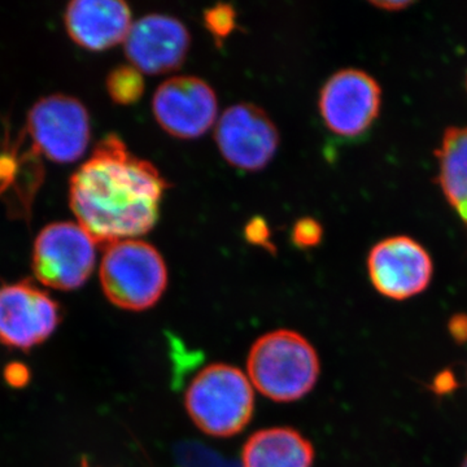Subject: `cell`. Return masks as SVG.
Instances as JSON below:
<instances>
[{
  "instance_id": "6da1fadb",
  "label": "cell",
  "mask_w": 467,
  "mask_h": 467,
  "mask_svg": "<svg viewBox=\"0 0 467 467\" xmlns=\"http://www.w3.org/2000/svg\"><path fill=\"white\" fill-rule=\"evenodd\" d=\"M167 189L155 165L133 155L119 135L110 134L72 175L69 204L77 223L106 248L150 232Z\"/></svg>"
},
{
  "instance_id": "5bb4252c",
  "label": "cell",
  "mask_w": 467,
  "mask_h": 467,
  "mask_svg": "<svg viewBox=\"0 0 467 467\" xmlns=\"http://www.w3.org/2000/svg\"><path fill=\"white\" fill-rule=\"evenodd\" d=\"M43 177L41 155L27 135L0 142V199L12 217L29 218Z\"/></svg>"
},
{
  "instance_id": "30bf717a",
  "label": "cell",
  "mask_w": 467,
  "mask_h": 467,
  "mask_svg": "<svg viewBox=\"0 0 467 467\" xmlns=\"http://www.w3.org/2000/svg\"><path fill=\"white\" fill-rule=\"evenodd\" d=\"M368 276L376 290L393 300H405L425 291L434 272L431 256L410 236L378 242L368 257Z\"/></svg>"
},
{
  "instance_id": "d4e9b609",
  "label": "cell",
  "mask_w": 467,
  "mask_h": 467,
  "mask_svg": "<svg viewBox=\"0 0 467 467\" xmlns=\"http://www.w3.org/2000/svg\"><path fill=\"white\" fill-rule=\"evenodd\" d=\"M461 467H467V456H466V459L463 460L462 466H461Z\"/></svg>"
},
{
  "instance_id": "d6986e66",
  "label": "cell",
  "mask_w": 467,
  "mask_h": 467,
  "mask_svg": "<svg viewBox=\"0 0 467 467\" xmlns=\"http://www.w3.org/2000/svg\"><path fill=\"white\" fill-rule=\"evenodd\" d=\"M324 236L321 223L315 218H300L292 229L291 239L299 248H312L319 244Z\"/></svg>"
},
{
  "instance_id": "603a6c76",
  "label": "cell",
  "mask_w": 467,
  "mask_h": 467,
  "mask_svg": "<svg viewBox=\"0 0 467 467\" xmlns=\"http://www.w3.org/2000/svg\"><path fill=\"white\" fill-rule=\"evenodd\" d=\"M448 330H450L451 337H453L454 342H467V316L462 315V313L454 315L450 319V322H448Z\"/></svg>"
},
{
  "instance_id": "4fadbf2b",
  "label": "cell",
  "mask_w": 467,
  "mask_h": 467,
  "mask_svg": "<svg viewBox=\"0 0 467 467\" xmlns=\"http://www.w3.org/2000/svg\"><path fill=\"white\" fill-rule=\"evenodd\" d=\"M64 24L76 45L98 52L124 42L133 21L119 0H76L67 5Z\"/></svg>"
},
{
  "instance_id": "5b68a950",
  "label": "cell",
  "mask_w": 467,
  "mask_h": 467,
  "mask_svg": "<svg viewBox=\"0 0 467 467\" xmlns=\"http://www.w3.org/2000/svg\"><path fill=\"white\" fill-rule=\"evenodd\" d=\"M97 245L78 223H50L34 242V275L55 290H77L94 272Z\"/></svg>"
},
{
  "instance_id": "ffe728a7",
  "label": "cell",
  "mask_w": 467,
  "mask_h": 467,
  "mask_svg": "<svg viewBox=\"0 0 467 467\" xmlns=\"http://www.w3.org/2000/svg\"><path fill=\"white\" fill-rule=\"evenodd\" d=\"M244 236L251 244L259 245L270 252L275 251V245L272 242V233L264 218L254 217L248 221L244 229Z\"/></svg>"
},
{
  "instance_id": "cb8c5ba5",
  "label": "cell",
  "mask_w": 467,
  "mask_h": 467,
  "mask_svg": "<svg viewBox=\"0 0 467 467\" xmlns=\"http://www.w3.org/2000/svg\"><path fill=\"white\" fill-rule=\"evenodd\" d=\"M373 5H378L380 8L389 9V11H393V9H401L407 7V5H410V2L408 0H386V2H373Z\"/></svg>"
},
{
  "instance_id": "2e32d148",
  "label": "cell",
  "mask_w": 467,
  "mask_h": 467,
  "mask_svg": "<svg viewBox=\"0 0 467 467\" xmlns=\"http://www.w3.org/2000/svg\"><path fill=\"white\" fill-rule=\"evenodd\" d=\"M436 155L442 192L467 227V126L447 129Z\"/></svg>"
},
{
  "instance_id": "7402d4cb",
  "label": "cell",
  "mask_w": 467,
  "mask_h": 467,
  "mask_svg": "<svg viewBox=\"0 0 467 467\" xmlns=\"http://www.w3.org/2000/svg\"><path fill=\"white\" fill-rule=\"evenodd\" d=\"M5 378L7 380L9 386L12 387H23L26 386L30 379L29 370L23 364L14 362L9 364L5 370Z\"/></svg>"
},
{
  "instance_id": "52a82bcc",
  "label": "cell",
  "mask_w": 467,
  "mask_h": 467,
  "mask_svg": "<svg viewBox=\"0 0 467 467\" xmlns=\"http://www.w3.org/2000/svg\"><path fill=\"white\" fill-rule=\"evenodd\" d=\"M214 138L223 158L247 171L267 167L279 146L275 122L265 110L250 103L229 107L217 119Z\"/></svg>"
},
{
  "instance_id": "8992f818",
  "label": "cell",
  "mask_w": 467,
  "mask_h": 467,
  "mask_svg": "<svg viewBox=\"0 0 467 467\" xmlns=\"http://www.w3.org/2000/svg\"><path fill=\"white\" fill-rule=\"evenodd\" d=\"M26 131L39 155L69 164L81 159L90 144V116L76 98L50 95L30 109Z\"/></svg>"
},
{
  "instance_id": "ac0fdd59",
  "label": "cell",
  "mask_w": 467,
  "mask_h": 467,
  "mask_svg": "<svg viewBox=\"0 0 467 467\" xmlns=\"http://www.w3.org/2000/svg\"><path fill=\"white\" fill-rule=\"evenodd\" d=\"M205 27L214 41L223 42L235 30L236 12L229 5H216L205 11Z\"/></svg>"
},
{
  "instance_id": "277c9868",
  "label": "cell",
  "mask_w": 467,
  "mask_h": 467,
  "mask_svg": "<svg viewBox=\"0 0 467 467\" xmlns=\"http://www.w3.org/2000/svg\"><path fill=\"white\" fill-rule=\"evenodd\" d=\"M254 389L247 377L232 365L213 364L193 378L186 409L196 426L214 438L242 432L254 414Z\"/></svg>"
},
{
  "instance_id": "7a4b0ae2",
  "label": "cell",
  "mask_w": 467,
  "mask_h": 467,
  "mask_svg": "<svg viewBox=\"0 0 467 467\" xmlns=\"http://www.w3.org/2000/svg\"><path fill=\"white\" fill-rule=\"evenodd\" d=\"M247 368L256 389L276 402L296 401L308 395L321 371L312 344L288 330L261 337L252 346Z\"/></svg>"
},
{
  "instance_id": "9c48e42d",
  "label": "cell",
  "mask_w": 467,
  "mask_h": 467,
  "mask_svg": "<svg viewBox=\"0 0 467 467\" xmlns=\"http://www.w3.org/2000/svg\"><path fill=\"white\" fill-rule=\"evenodd\" d=\"M379 85L368 73L347 67L334 73L319 94L322 119L333 133L356 137L373 124L380 107Z\"/></svg>"
},
{
  "instance_id": "44dd1931",
  "label": "cell",
  "mask_w": 467,
  "mask_h": 467,
  "mask_svg": "<svg viewBox=\"0 0 467 467\" xmlns=\"http://www.w3.org/2000/svg\"><path fill=\"white\" fill-rule=\"evenodd\" d=\"M457 384L459 382H457V378L454 377V374L451 370H444L436 374L431 383V389L436 395H448V393L453 392L457 389Z\"/></svg>"
},
{
  "instance_id": "ba28073f",
  "label": "cell",
  "mask_w": 467,
  "mask_h": 467,
  "mask_svg": "<svg viewBox=\"0 0 467 467\" xmlns=\"http://www.w3.org/2000/svg\"><path fill=\"white\" fill-rule=\"evenodd\" d=\"M152 110L156 121L169 135L178 140H196L217 121L216 92L199 77H171L155 91Z\"/></svg>"
},
{
  "instance_id": "7c38bea8",
  "label": "cell",
  "mask_w": 467,
  "mask_h": 467,
  "mask_svg": "<svg viewBox=\"0 0 467 467\" xmlns=\"http://www.w3.org/2000/svg\"><path fill=\"white\" fill-rule=\"evenodd\" d=\"M124 45L130 66L143 75H165L182 66L192 36L178 18L150 14L133 23Z\"/></svg>"
},
{
  "instance_id": "8fae6325",
  "label": "cell",
  "mask_w": 467,
  "mask_h": 467,
  "mask_svg": "<svg viewBox=\"0 0 467 467\" xmlns=\"http://www.w3.org/2000/svg\"><path fill=\"white\" fill-rule=\"evenodd\" d=\"M60 308L47 292L29 281L0 287V342L30 349L57 330Z\"/></svg>"
},
{
  "instance_id": "9a60e30c",
  "label": "cell",
  "mask_w": 467,
  "mask_h": 467,
  "mask_svg": "<svg viewBox=\"0 0 467 467\" xmlns=\"http://www.w3.org/2000/svg\"><path fill=\"white\" fill-rule=\"evenodd\" d=\"M243 467H312V442L290 427L257 431L245 442Z\"/></svg>"
},
{
  "instance_id": "e0dca14e",
  "label": "cell",
  "mask_w": 467,
  "mask_h": 467,
  "mask_svg": "<svg viewBox=\"0 0 467 467\" xmlns=\"http://www.w3.org/2000/svg\"><path fill=\"white\" fill-rule=\"evenodd\" d=\"M107 91L110 99L119 106H131L138 103L143 97L144 84L143 73L133 66H119L115 67L107 77Z\"/></svg>"
},
{
  "instance_id": "3957f363",
  "label": "cell",
  "mask_w": 467,
  "mask_h": 467,
  "mask_svg": "<svg viewBox=\"0 0 467 467\" xmlns=\"http://www.w3.org/2000/svg\"><path fill=\"white\" fill-rule=\"evenodd\" d=\"M99 276L107 299L131 312L152 308L168 285L164 257L140 239H125L106 247Z\"/></svg>"
}]
</instances>
